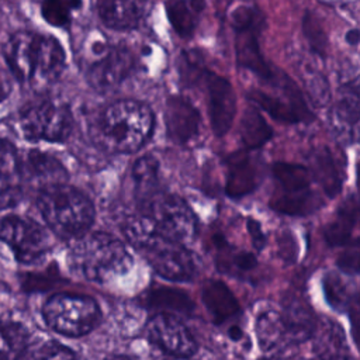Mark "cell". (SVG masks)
I'll return each instance as SVG.
<instances>
[{
  "mask_svg": "<svg viewBox=\"0 0 360 360\" xmlns=\"http://www.w3.org/2000/svg\"><path fill=\"white\" fill-rule=\"evenodd\" d=\"M141 204V214L160 236L181 245H186L195 236L197 218L183 198L155 191Z\"/></svg>",
  "mask_w": 360,
  "mask_h": 360,
  "instance_id": "obj_6",
  "label": "cell"
},
{
  "mask_svg": "<svg viewBox=\"0 0 360 360\" xmlns=\"http://www.w3.org/2000/svg\"><path fill=\"white\" fill-rule=\"evenodd\" d=\"M14 360H77L73 350L55 340L25 345Z\"/></svg>",
  "mask_w": 360,
  "mask_h": 360,
  "instance_id": "obj_27",
  "label": "cell"
},
{
  "mask_svg": "<svg viewBox=\"0 0 360 360\" xmlns=\"http://www.w3.org/2000/svg\"><path fill=\"white\" fill-rule=\"evenodd\" d=\"M345 41L350 45V46H357L359 41H360V31L357 28H352L346 32L345 35Z\"/></svg>",
  "mask_w": 360,
  "mask_h": 360,
  "instance_id": "obj_40",
  "label": "cell"
},
{
  "mask_svg": "<svg viewBox=\"0 0 360 360\" xmlns=\"http://www.w3.org/2000/svg\"><path fill=\"white\" fill-rule=\"evenodd\" d=\"M240 138L248 149H257L269 142L273 129L256 107H248L240 120Z\"/></svg>",
  "mask_w": 360,
  "mask_h": 360,
  "instance_id": "obj_25",
  "label": "cell"
},
{
  "mask_svg": "<svg viewBox=\"0 0 360 360\" xmlns=\"http://www.w3.org/2000/svg\"><path fill=\"white\" fill-rule=\"evenodd\" d=\"M13 76L4 62V59H0V104L8 98L13 90Z\"/></svg>",
  "mask_w": 360,
  "mask_h": 360,
  "instance_id": "obj_36",
  "label": "cell"
},
{
  "mask_svg": "<svg viewBox=\"0 0 360 360\" xmlns=\"http://www.w3.org/2000/svg\"><path fill=\"white\" fill-rule=\"evenodd\" d=\"M167 136L176 143H187L200 132L201 115L194 104L184 96H170L165 107Z\"/></svg>",
  "mask_w": 360,
  "mask_h": 360,
  "instance_id": "obj_16",
  "label": "cell"
},
{
  "mask_svg": "<svg viewBox=\"0 0 360 360\" xmlns=\"http://www.w3.org/2000/svg\"><path fill=\"white\" fill-rule=\"evenodd\" d=\"M72 269L89 281L105 284L127 274L132 257L124 243L105 232L80 236L70 250Z\"/></svg>",
  "mask_w": 360,
  "mask_h": 360,
  "instance_id": "obj_3",
  "label": "cell"
},
{
  "mask_svg": "<svg viewBox=\"0 0 360 360\" xmlns=\"http://www.w3.org/2000/svg\"><path fill=\"white\" fill-rule=\"evenodd\" d=\"M260 21H255L246 27L235 28V53L236 62L240 68L250 70L262 80H271L274 77L271 66L266 62L260 44Z\"/></svg>",
  "mask_w": 360,
  "mask_h": 360,
  "instance_id": "obj_17",
  "label": "cell"
},
{
  "mask_svg": "<svg viewBox=\"0 0 360 360\" xmlns=\"http://www.w3.org/2000/svg\"><path fill=\"white\" fill-rule=\"evenodd\" d=\"M277 82L281 90V96L271 94L260 89H252L248 91L246 97L276 121L284 124L311 121L314 115L297 84L290 77L277 79Z\"/></svg>",
  "mask_w": 360,
  "mask_h": 360,
  "instance_id": "obj_11",
  "label": "cell"
},
{
  "mask_svg": "<svg viewBox=\"0 0 360 360\" xmlns=\"http://www.w3.org/2000/svg\"><path fill=\"white\" fill-rule=\"evenodd\" d=\"M226 194L239 198L257 186V170L246 152H236L226 159Z\"/></svg>",
  "mask_w": 360,
  "mask_h": 360,
  "instance_id": "obj_19",
  "label": "cell"
},
{
  "mask_svg": "<svg viewBox=\"0 0 360 360\" xmlns=\"http://www.w3.org/2000/svg\"><path fill=\"white\" fill-rule=\"evenodd\" d=\"M301 360H353L350 356H346V354H336V353H330V352H321V353H315V354H311L305 359H301Z\"/></svg>",
  "mask_w": 360,
  "mask_h": 360,
  "instance_id": "obj_39",
  "label": "cell"
},
{
  "mask_svg": "<svg viewBox=\"0 0 360 360\" xmlns=\"http://www.w3.org/2000/svg\"><path fill=\"white\" fill-rule=\"evenodd\" d=\"M359 218L356 197L347 198L336 211L333 219L325 228V238L329 245H342L349 242Z\"/></svg>",
  "mask_w": 360,
  "mask_h": 360,
  "instance_id": "obj_24",
  "label": "cell"
},
{
  "mask_svg": "<svg viewBox=\"0 0 360 360\" xmlns=\"http://www.w3.org/2000/svg\"><path fill=\"white\" fill-rule=\"evenodd\" d=\"M37 204L49 228L63 238H80L94 219V207L87 195L63 183L44 187Z\"/></svg>",
  "mask_w": 360,
  "mask_h": 360,
  "instance_id": "obj_5",
  "label": "cell"
},
{
  "mask_svg": "<svg viewBox=\"0 0 360 360\" xmlns=\"http://www.w3.org/2000/svg\"><path fill=\"white\" fill-rule=\"evenodd\" d=\"M3 59L20 82H55L66 65L65 49L56 38L31 31L10 35L3 45Z\"/></svg>",
  "mask_w": 360,
  "mask_h": 360,
  "instance_id": "obj_1",
  "label": "cell"
},
{
  "mask_svg": "<svg viewBox=\"0 0 360 360\" xmlns=\"http://www.w3.org/2000/svg\"><path fill=\"white\" fill-rule=\"evenodd\" d=\"M359 104L360 98L357 83L354 82L353 84L342 86L333 108V121L335 127L349 139L356 138V129L359 124Z\"/></svg>",
  "mask_w": 360,
  "mask_h": 360,
  "instance_id": "obj_22",
  "label": "cell"
},
{
  "mask_svg": "<svg viewBox=\"0 0 360 360\" xmlns=\"http://www.w3.org/2000/svg\"><path fill=\"white\" fill-rule=\"evenodd\" d=\"M208 97V117L212 132L224 136L232 127L236 114V94L231 82L211 70L204 76Z\"/></svg>",
  "mask_w": 360,
  "mask_h": 360,
  "instance_id": "obj_15",
  "label": "cell"
},
{
  "mask_svg": "<svg viewBox=\"0 0 360 360\" xmlns=\"http://www.w3.org/2000/svg\"><path fill=\"white\" fill-rule=\"evenodd\" d=\"M135 62V53L124 44L111 46L90 66L87 82L97 91H110L131 75Z\"/></svg>",
  "mask_w": 360,
  "mask_h": 360,
  "instance_id": "obj_14",
  "label": "cell"
},
{
  "mask_svg": "<svg viewBox=\"0 0 360 360\" xmlns=\"http://www.w3.org/2000/svg\"><path fill=\"white\" fill-rule=\"evenodd\" d=\"M305 318L297 315H283L273 307L260 308L256 316V335L263 350L281 349L291 342L307 339L311 332Z\"/></svg>",
  "mask_w": 360,
  "mask_h": 360,
  "instance_id": "obj_12",
  "label": "cell"
},
{
  "mask_svg": "<svg viewBox=\"0 0 360 360\" xmlns=\"http://www.w3.org/2000/svg\"><path fill=\"white\" fill-rule=\"evenodd\" d=\"M20 197L21 190L18 183L0 174V210L13 207L18 202Z\"/></svg>",
  "mask_w": 360,
  "mask_h": 360,
  "instance_id": "obj_35",
  "label": "cell"
},
{
  "mask_svg": "<svg viewBox=\"0 0 360 360\" xmlns=\"http://www.w3.org/2000/svg\"><path fill=\"white\" fill-rule=\"evenodd\" d=\"M339 266L343 267L346 271H353V273L357 271V266H359V248H357V243H354L352 250L343 253V256L339 260Z\"/></svg>",
  "mask_w": 360,
  "mask_h": 360,
  "instance_id": "obj_37",
  "label": "cell"
},
{
  "mask_svg": "<svg viewBox=\"0 0 360 360\" xmlns=\"http://www.w3.org/2000/svg\"><path fill=\"white\" fill-rule=\"evenodd\" d=\"M153 125V112L148 104L120 100L103 111L98 131L105 148L117 153H131L149 139Z\"/></svg>",
  "mask_w": 360,
  "mask_h": 360,
  "instance_id": "obj_4",
  "label": "cell"
},
{
  "mask_svg": "<svg viewBox=\"0 0 360 360\" xmlns=\"http://www.w3.org/2000/svg\"><path fill=\"white\" fill-rule=\"evenodd\" d=\"M82 3V0H42L41 15L52 27H66Z\"/></svg>",
  "mask_w": 360,
  "mask_h": 360,
  "instance_id": "obj_29",
  "label": "cell"
},
{
  "mask_svg": "<svg viewBox=\"0 0 360 360\" xmlns=\"http://www.w3.org/2000/svg\"><path fill=\"white\" fill-rule=\"evenodd\" d=\"M27 330L14 322L0 323V360H13L27 345Z\"/></svg>",
  "mask_w": 360,
  "mask_h": 360,
  "instance_id": "obj_31",
  "label": "cell"
},
{
  "mask_svg": "<svg viewBox=\"0 0 360 360\" xmlns=\"http://www.w3.org/2000/svg\"><path fill=\"white\" fill-rule=\"evenodd\" d=\"M166 14L179 37H193L195 30V13L186 0H169L166 3Z\"/></svg>",
  "mask_w": 360,
  "mask_h": 360,
  "instance_id": "obj_28",
  "label": "cell"
},
{
  "mask_svg": "<svg viewBox=\"0 0 360 360\" xmlns=\"http://www.w3.org/2000/svg\"><path fill=\"white\" fill-rule=\"evenodd\" d=\"M0 242L21 263L37 262L49 250V236L45 229L35 221L17 215L0 221Z\"/></svg>",
  "mask_w": 360,
  "mask_h": 360,
  "instance_id": "obj_10",
  "label": "cell"
},
{
  "mask_svg": "<svg viewBox=\"0 0 360 360\" xmlns=\"http://www.w3.org/2000/svg\"><path fill=\"white\" fill-rule=\"evenodd\" d=\"M167 360H191L190 357H172V359H167Z\"/></svg>",
  "mask_w": 360,
  "mask_h": 360,
  "instance_id": "obj_43",
  "label": "cell"
},
{
  "mask_svg": "<svg viewBox=\"0 0 360 360\" xmlns=\"http://www.w3.org/2000/svg\"><path fill=\"white\" fill-rule=\"evenodd\" d=\"M146 304L155 308L174 309L181 312H190L193 309V301L187 294L174 288H155L146 294Z\"/></svg>",
  "mask_w": 360,
  "mask_h": 360,
  "instance_id": "obj_30",
  "label": "cell"
},
{
  "mask_svg": "<svg viewBox=\"0 0 360 360\" xmlns=\"http://www.w3.org/2000/svg\"><path fill=\"white\" fill-rule=\"evenodd\" d=\"M201 300L207 312L217 323L229 319L239 311V304L232 291L218 280H211L202 287Z\"/></svg>",
  "mask_w": 360,
  "mask_h": 360,
  "instance_id": "obj_23",
  "label": "cell"
},
{
  "mask_svg": "<svg viewBox=\"0 0 360 360\" xmlns=\"http://www.w3.org/2000/svg\"><path fill=\"white\" fill-rule=\"evenodd\" d=\"M309 173L329 197H335L342 187L343 173L339 162L328 148L316 149L309 158Z\"/></svg>",
  "mask_w": 360,
  "mask_h": 360,
  "instance_id": "obj_21",
  "label": "cell"
},
{
  "mask_svg": "<svg viewBox=\"0 0 360 360\" xmlns=\"http://www.w3.org/2000/svg\"><path fill=\"white\" fill-rule=\"evenodd\" d=\"M42 315L51 329L70 338L87 335L101 318L100 308L93 298L66 292L52 295L45 302Z\"/></svg>",
  "mask_w": 360,
  "mask_h": 360,
  "instance_id": "obj_7",
  "label": "cell"
},
{
  "mask_svg": "<svg viewBox=\"0 0 360 360\" xmlns=\"http://www.w3.org/2000/svg\"><path fill=\"white\" fill-rule=\"evenodd\" d=\"M105 360H135V359L131 356H127V354H111V356L105 357Z\"/></svg>",
  "mask_w": 360,
  "mask_h": 360,
  "instance_id": "obj_42",
  "label": "cell"
},
{
  "mask_svg": "<svg viewBox=\"0 0 360 360\" xmlns=\"http://www.w3.org/2000/svg\"><path fill=\"white\" fill-rule=\"evenodd\" d=\"M188 6L191 7V10L195 14H198V13H201L205 8V0H190Z\"/></svg>",
  "mask_w": 360,
  "mask_h": 360,
  "instance_id": "obj_41",
  "label": "cell"
},
{
  "mask_svg": "<svg viewBox=\"0 0 360 360\" xmlns=\"http://www.w3.org/2000/svg\"><path fill=\"white\" fill-rule=\"evenodd\" d=\"M179 75L181 82L187 84H195L200 80H204L208 69L204 68L201 55H197L195 51H184L179 59Z\"/></svg>",
  "mask_w": 360,
  "mask_h": 360,
  "instance_id": "obj_33",
  "label": "cell"
},
{
  "mask_svg": "<svg viewBox=\"0 0 360 360\" xmlns=\"http://www.w3.org/2000/svg\"><path fill=\"white\" fill-rule=\"evenodd\" d=\"M18 124L22 135L30 141L63 142L73 128L70 108L55 100H38L24 105Z\"/></svg>",
  "mask_w": 360,
  "mask_h": 360,
  "instance_id": "obj_9",
  "label": "cell"
},
{
  "mask_svg": "<svg viewBox=\"0 0 360 360\" xmlns=\"http://www.w3.org/2000/svg\"><path fill=\"white\" fill-rule=\"evenodd\" d=\"M22 174L38 181L42 188L51 184L63 183L66 179V170L55 156L35 149L30 150L24 160H21V176Z\"/></svg>",
  "mask_w": 360,
  "mask_h": 360,
  "instance_id": "obj_20",
  "label": "cell"
},
{
  "mask_svg": "<svg viewBox=\"0 0 360 360\" xmlns=\"http://www.w3.org/2000/svg\"><path fill=\"white\" fill-rule=\"evenodd\" d=\"M0 174L11 180L21 177V160L14 145L0 138Z\"/></svg>",
  "mask_w": 360,
  "mask_h": 360,
  "instance_id": "obj_34",
  "label": "cell"
},
{
  "mask_svg": "<svg viewBox=\"0 0 360 360\" xmlns=\"http://www.w3.org/2000/svg\"><path fill=\"white\" fill-rule=\"evenodd\" d=\"M271 172L276 187L270 204L276 211L288 215H304L316 207L312 190L314 179L308 167L277 162L273 165Z\"/></svg>",
  "mask_w": 360,
  "mask_h": 360,
  "instance_id": "obj_8",
  "label": "cell"
},
{
  "mask_svg": "<svg viewBox=\"0 0 360 360\" xmlns=\"http://www.w3.org/2000/svg\"><path fill=\"white\" fill-rule=\"evenodd\" d=\"M158 173L159 163L152 155H143L134 163L132 179L135 183L136 197L141 200V202L158 191Z\"/></svg>",
  "mask_w": 360,
  "mask_h": 360,
  "instance_id": "obj_26",
  "label": "cell"
},
{
  "mask_svg": "<svg viewBox=\"0 0 360 360\" xmlns=\"http://www.w3.org/2000/svg\"><path fill=\"white\" fill-rule=\"evenodd\" d=\"M146 338L172 357H191L197 342L183 322L167 314H158L145 328Z\"/></svg>",
  "mask_w": 360,
  "mask_h": 360,
  "instance_id": "obj_13",
  "label": "cell"
},
{
  "mask_svg": "<svg viewBox=\"0 0 360 360\" xmlns=\"http://www.w3.org/2000/svg\"><path fill=\"white\" fill-rule=\"evenodd\" d=\"M124 235L163 278L170 281H190L194 278L197 264L186 245L156 233L141 212L125 221Z\"/></svg>",
  "mask_w": 360,
  "mask_h": 360,
  "instance_id": "obj_2",
  "label": "cell"
},
{
  "mask_svg": "<svg viewBox=\"0 0 360 360\" xmlns=\"http://www.w3.org/2000/svg\"><path fill=\"white\" fill-rule=\"evenodd\" d=\"M146 0H97L96 8L103 24L111 30L135 28L145 14Z\"/></svg>",
  "mask_w": 360,
  "mask_h": 360,
  "instance_id": "obj_18",
  "label": "cell"
},
{
  "mask_svg": "<svg viewBox=\"0 0 360 360\" xmlns=\"http://www.w3.org/2000/svg\"><path fill=\"white\" fill-rule=\"evenodd\" d=\"M248 228H249V232H250V236L253 239V243L257 249H262V246L264 245V236H263V232L260 229V225L257 222H255L253 219H249L248 221Z\"/></svg>",
  "mask_w": 360,
  "mask_h": 360,
  "instance_id": "obj_38",
  "label": "cell"
},
{
  "mask_svg": "<svg viewBox=\"0 0 360 360\" xmlns=\"http://www.w3.org/2000/svg\"><path fill=\"white\" fill-rule=\"evenodd\" d=\"M302 31L311 49L315 53L325 56L328 48V37L319 20L311 11H307L302 17Z\"/></svg>",
  "mask_w": 360,
  "mask_h": 360,
  "instance_id": "obj_32",
  "label": "cell"
}]
</instances>
